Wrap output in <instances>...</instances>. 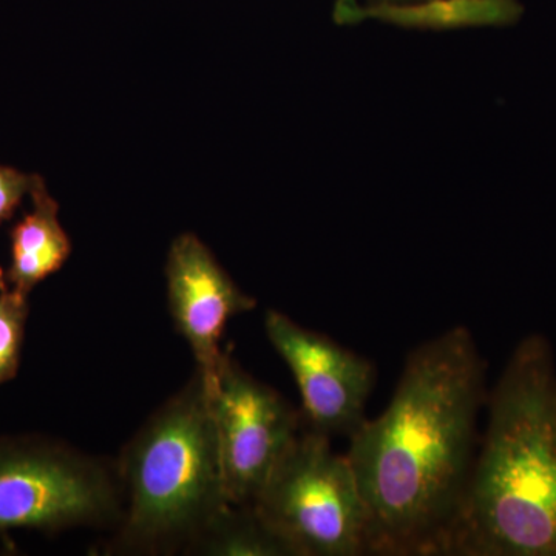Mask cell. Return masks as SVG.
<instances>
[{
  "label": "cell",
  "mask_w": 556,
  "mask_h": 556,
  "mask_svg": "<svg viewBox=\"0 0 556 556\" xmlns=\"http://www.w3.org/2000/svg\"><path fill=\"white\" fill-rule=\"evenodd\" d=\"M119 482L100 460L39 438H0V532L98 526L119 514Z\"/></svg>",
  "instance_id": "5"
},
{
  "label": "cell",
  "mask_w": 556,
  "mask_h": 556,
  "mask_svg": "<svg viewBox=\"0 0 556 556\" xmlns=\"http://www.w3.org/2000/svg\"><path fill=\"white\" fill-rule=\"evenodd\" d=\"M116 477L126 500L112 546L119 554L186 552L230 504L212 399L199 371L131 439Z\"/></svg>",
  "instance_id": "3"
},
{
  "label": "cell",
  "mask_w": 556,
  "mask_h": 556,
  "mask_svg": "<svg viewBox=\"0 0 556 556\" xmlns=\"http://www.w3.org/2000/svg\"><path fill=\"white\" fill-rule=\"evenodd\" d=\"M38 175H28L0 164V223L13 217L22 200L30 195Z\"/></svg>",
  "instance_id": "13"
},
{
  "label": "cell",
  "mask_w": 556,
  "mask_h": 556,
  "mask_svg": "<svg viewBox=\"0 0 556 556\" xmlns=\"http://www.w3.org/2000/svg\"><path fill=\"white\" fill-rule=\"evenodd\" d=\"M252 506L294 556L368 555V511L346 455L305 428Z\"/></svg>",
  "instance_id": "4"
},
{
  "label": "cell",
  "mask_w": 556,
  "mask_h": 556,
  "mask_svg": "<svg viewBox=\"0 0 556 556\" xmlns=\"http://www.w3.org/2000/svg\"><path fill=\"white\" fill-rule=\"evenodd\" d=\"M485 362L466 327L415 348L386 412L350 438L368 555L441 556L475 455Z\"/></svg>",
  "instance_id": "1"
},
{
  "label": "cell",
  "mask_w": 556,
  "mask_h": 556,
  "mask_svg": "<svg viewBox=\"0 0 556 556\" xmlns=\"http://www.w3.org/2000/svg\"><path fill=\"white\" fill-rule=\"evenodd\" d=\"M441 556H556V367L543 334L515 348Z\"/></svg>",
  "instance_id": "2"
},
{
  "label": "cell",
  "mask_w": 556,
  "mask_h": 556,
  "mask_svg": "<svg viewBox=\"0 0 556 556\" xmlns=\"http://www.w3.org/2000/svg\"><path fill=\"white\" fill-rule=\"evenodd\" d=\"M27 299L7 283L0 270V386L13 379L20 368Z\"/></svg>",
  "instance_id": "12"
},
{
  "label": "cell",
  "mask_w": 556,
  "mask_h": 556,
  "mask_svg": "<svg viewBox=\"0 0 556 556\" xmlns=\"http://www.w3.org/2000/svg\"><path fill=\"white\" fill-rule=\"evenodd\" d=\"M30 197L33 211L11 232V268L7 274V283L27 298L72 254V241L60 222V206L42 178L36 179Z\"/></svg>",
  "instance_id": "10"
},
{
  "label": "cell",
  "mask_w": 556,
  "mask_h": 556,
  "mask_svg": "<svg viewBox=\"0 0 556 556\" xmlns=\"http://www.w3.org/2000/svg\"><path fill=\"white\" fill-rule=\"evenodd\" d=\"M265 329L298 382L306 428L328 438L353 437L367 420L376 365L278 311L266 313Z\"/></svg>",
  "instance_id": "7"
},
{
  "label": "cell",
  "mask_w": 556,
  "mask_h": 556,
  "mask_svg": "<svg viewBox=\"0 0 556 556\" xmlns=\"http://www.w3.org/2000/svg\"><path fill=\"white\" fill-rule=\"evenodd\" d=\"M211 399L226 497L230 504H252L302 431V415L226 351Z\"/></svg>",
  "instance_id": "6"
},
{
  "label": "cell",
  "mask_w": 556,
  "mask_h": 556,
  "mask_svg": "<svg viewBox=\"0 0 556 556\" xmlns=\"http://www.w3.org/2000/svg\"><path fill=\"white\" fill-rule=\"evenodd\" d=\"M186 554L211 556H294L252 504H228L192 541Z\"/></svg>",
  "instance_id": "11"
},
{
  "label": "cell",
  "mask_w": 556,
  "mask_h": 556,
  "mask_svg": "<svg viewBox=\"0 0 556 556\" xmlns=\"http://www.w3.org/2000/svg\"><path fill=\"white\" fill-rule=\"evenodd\" d=\"M518 0H413V2H375L358 5L356 0H339L334 20L354 24L378 20L408 28L486 27L515 24L521 17Z\"/></svg>",
  "instance_id": "9"
},
{
  "label": "cell",
  "mask_w": 556,
  "mask_h": 556,
  "mask_svg": "<svg viewBox=\"0 0 556 556\" xmlns=\"http://www.w3.org/2000/svg\"><path fill=\"white\" fill-rule=\"evenodd\" d=\"M166 278L175 327L189 343L197 371L212 396L225 357L219 342L226 325L254 309L257 302L237 287L195 233H181L172 241Z\"/></svg>",
  "instance_id": "8"
},
{
  "label": "cell",
  "mask_w": 556,
  "mask_h": 556,
  "mask_svg": "<svg viewBox=\"0 0 556 556\" xmlns=\"http://www.w3.org/2000/svg\"><path fill=\"white\" fill-rule=\"evenodd\" d=\"M382 2H408V0H382ZM409 2H413V0H409Z\"/></svg>",
  "instance_id": "14"
}]
</instances>
